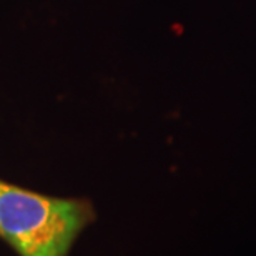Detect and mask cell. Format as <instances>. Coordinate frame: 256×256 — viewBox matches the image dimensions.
I'll list each match as a JSON object with an SVG mask.
<instances>
[{
    "mask_svg": "<svg viewBox=\"0 0 256 256\" xmlns=\"http://www.w3.org/2000/svg\"><path fill=\"white\" fill-rule=\"evenodd\" d=\"M90 213L86 203L0 182V236L20 256H65Z\"/></svg>",
    "mask_w": 256,
    "mask_h": 256,
    "instance_id": "1",
    "label": "cell"
}]
</instances>
